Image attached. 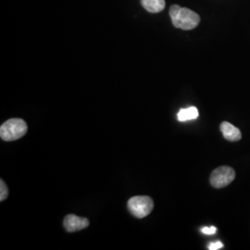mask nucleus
I'll list each match as a JSON object with an SVG mask.
<instances>
[{"label": "nucleus", "mask_w": 250, "mask_h": 250, "mask_svg": "<svg viewBox=\"0 0 250 250\" xmlns=\"http://www.w3.org/2000/svg\"><path fill=\"white\" fill-rule=\"evenodd\" d=\"M198 109L196 107H189L182 108L177 114L179 122H187L191 120H196L198 118Z\"/></svg>", "instance_id": "6e6552de"}, {"label": "nucleus", "mask_w": 250, "mask_h": 250, "mask_svg": "<svg viewBox=\"0 0 250 250\" xmlns=\"http://www.w3.org/2000/svg\"><path fill=\"white\" fill-rule=\"evenodd\" d=\"M220 129L224 134V137L230 142H237L242 138L240 130L228 122H224L220 126Z\"/></svg>", "instance_id": "423d86ee"}, {"label": "nucleus", "mask_w": 250, "mask_h": 250, "mask_svg": "<svg viewBox=\"0 0 250 250\" xmlns=\"http://www.w3.org/2000/svg\"><path fill=\"white\" fill-rule=\"evenodd\" d=\"M26 133V123L21 119H10L0 127V136L7 142L18 140Z\"/></svg>", "instance_id": "f03ea898"}, {"label": "nucleus", "mask_w": 250, "mask_h": 250, "mask_svg": "<svg viewBox=\"0 0 250 250\" xmlns=\"http://www.w3.org/2000/svg\"><path fill=\"white\" fill-rule=\"evenodd\" d=\"M154 202L151 197L147 196H137L132 197L128 201V208L134 217L142 219L151 213Z\"/></svg>", "instance_id": "7ed1b4c3"}, {"label": "nucleus", "mask_w": 250, "mask_h": 250, "mask_svg": "<svg viewBox=\"0 0 250 250\" xmlns=\"http://www.w3.org/2000/svg\"><path fill=\"white\" fill-rule=\"evenodd\" d=\"M145 9L151 13H158L165 8V0H141Z\"/></svg>", "instance_id": "0eeeda50"}, {"label": "nucleus", "mask_w": 250, "mask_h": 250, "mask_svg": "<svg viewBox=\"0 0 250 250\" xmlns=\"http://www.w3.org/2000/svg\"><path fill=\"white\" fill-rule=\"evenodd\" d=\"M201 232L205 234H214L215 232H217V228L214 226H210V227H204L201 229Z\"/></svg>", "instance_id": "9b49d317"}, {"label": "nucleus", "mask_w": 250, "mask_h": 250, "mask_svg": "<svg viewBox=\"0 0 250 250\" xmlns=\"http://www.w3.org/2000/svg\"><path fill=\"white\" fill-rule=\"evenodd\" d=\"M234 178L235 171L232 167L222 166L211 172L209 182L213 188H223L229 186Z\"/></svg>", "instance_id": "20e7f679"}, {"label": "nucleus", "mask_w": 250, "mask_h": 250, "mask_svg": "<svg viewBox=\"0 0 250 250\" xmlns=\"http://www.w3.org/2000/svg\"><path fill=\"white\" fill-rule=\"evenodd\" d=\"M224 248V245L223 243L220 241L213 242V243H210L208 247V249L209 250H222Z\"/></svg>", "instance_id": "9d476101"}, {"label": "nucleus", "mask_w": 250, "mask_h": 250, "mask_svg": "<svg viewBox=\"0 0 250 250\" xmlns=\"http://www.w3.org/2000/svg\"><path fill=\"white\" fill-rule=\"evenodd\" d=\"M64 227L68 232H77L81 231L89 225V221L85 218L78 217L76 215H67L64 219Z\"/></svg>", "instance_id": "39448f33"}, {"label": "nucleus", "mask_w": 250, "mask_h": 250, "mask_svg": "<svg viewBox=\"0 0 250 250\" xmlns=\"http://www.w3.org/2000/svg\"><path fill=\"white\" fill-rule=\"evenodd\" d=\"M9 195V189L3 180L0 181V201L5 200Z\"/></svg>", "instance_id": "1a4fd4ad"}, {"label": "nucleus", "mask_w": 250, "mask_h": 250, "mask_svg": "<svg viewBox=\"0 0 250 250\" xmlns=\"http://www.w3.org/2000/svg\"><path fill=\"white\" fill-rule=\"evenodd\" d=\"M170 17L173 26L186 31L195 29L200 22V17L197 13L178 5L170 7Z\"/></svg>", "instance_id": "f257e3e1"}]
</instances>
